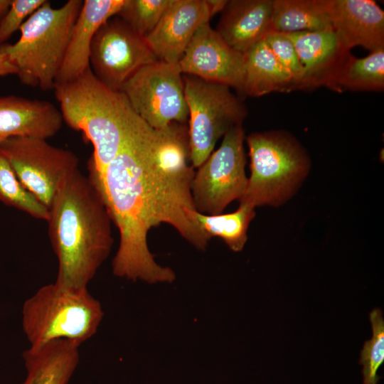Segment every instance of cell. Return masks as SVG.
<instances>
[{
    "instance_id": "cell-26",
    "label": "cell",
    "mask_w": 384,
    "mask_h": 384,
    "mask_svg": "<svg viewBox=\"0 0 384 384\" xmlns=\"http://www.w3.org/2000/svg\"><path fill=\"white\" fill-rule=\"evenodd\" d=\"M369 317L373 336L364 343L359 363L363 366V384H377L380 379L377 372L384 362V320L378 308L374 309Z\"/></svg>"
},
{
    "instance_id": "cell-1",
    "label": "cell",
    "mask_w": 384,
    "mask_h": 384,
    "mask_svg": "<svg viewBox=\"0 0 384 384\" xmlns=\"http://www.w3.org/2000/svg\"><path fill=\"white\" fill-rule=\"evenodd\" d=\"M151 129L127 144L100 173L88 167L112 222L119 233L113 274L132 281L171 282L174 271L158 265L147 245L149 230L172 225L196 248L204 250L210 240L192 220L196 210L191 183L161 171L155 164Z\"/></svg>"
},
{
    "instance_id": "cell-9",
    "label": "cell",
    "mask_w": 384,
    "mask_h": 384,
    "mask_svg": "<svg viewBox=\"0 0 384 384\" xmlns=\"http://www.w3.org/2000/svg\"><path fill=\"white\" fill-rule=\"evenodd\" d=\"M132 107L157 130L176 122L186 124L188 110L178 64L156 60L140 68L122 87Z\"/></svg>"
},
{
    "instance_id": "cell-11",
    "label": "cell",
    "mask_w": 384,
    "mask_h": 384,
    "mask_svg": "<svg viewBox=\"0 0 384 384\" xmlns=\"http://www.w3.org/2000/svg\"><path fill=\"white\" fill-rule=\"evenodd\" d=\"M156 60L144 38L117 15L100 26L90 46L92 72L114 90L120 91L140 68Z\"/></svg>"
},
{
    "instance_id": "cell-17",
    "label": "cell",
    "mask_w": 384,
    "mask_h": 384,
    "mask_svg": "<svg viewBox=\"0 0 384 384\" xmlns=\"http://www.w3.org/2000/svg\"><path fill=\"white\" fill-rule=\"evenodd\" d=\"M125 0H85L72 29L55 85L72 81L90 68L93 38L109 18L116 16Z\"/></svg>"
},
{
    "instance_id": "cell-3",
    "label": "cell",
    "mask_w": 384,
    "mask_h": 384,
    "mask_svg": "<svg viewBox=\"0 0 384 384\" xmlns=\"http://www.w3.org/2000/svg\"><path fill=\"white\" fill-rule=\"evenodd\" d=\"M53 90L63 122L92 144L93 153L87 165L97 173L127 144L152 129L137 114L125 95L101 82L90 67Z\"/></svg>"
},
{
    "instance_id": "cell-28",
    "label": "cell",
    "mask_w": 384,
    "mask_h": 384,
    "mask_svg": "<svg viewBox=\"0 0 384 384\" xmlns=\"http://www.w3.org/2000/svg\"><path fill=\"white\" fill-rule=\"evenodd\" d=\"M46 0H13L11 8L0 21V46L11 36Z\"/></svg>"
},
{
    "instance_id": "cell-18",
    "label": "cell",
    "mask_w": 384,
    "mask_h": 384,
    "mask_svg": "<svg viewBox=\"0 0 384 384\" xmlns=\"http://www.w3.org/2000/svg\"><path fill=\"white\" fill-rule=\"evenodd\" d=\"M272 6L273 0L228 1L215 31L245 54L272 32Z\"/></svg>"
},
{
    "instance_id": "cell-5",
    "label": "cell",
    "mask_w": 384,
    "mask_h": 384,
    "mask_svg": "<svg viewBox=\"0 0 384 384\" xmlns=\"http://www.w3.org/2000/svg\"><path fill=\"white\" fill-rule=\"evenodd\" d=\"M22 328L35 347L65 339L79 345L94 336L104 313L86 289H62L55 283L39 288L22 306Z\"/></svg>"
},
{
    "instance_id": "cell-29",
    "label": "cell",
    "mask_w": 384,
    "mask_h": 384,
    "mask_svg": "<svg viewBox=\"0 0 384 384\" xmlns=\"http://www.w3.org/2000/svg\"><path fill=\"white\" fill-rule=\"evenodd\" d=\"M208 14L211 18L215 14L222 12L225 8L227 0H206Z\"/></svg>"
},
{
    "instance_id": "cell-21",
    "label": "cell",
    "mask_w": 384,
    "mask_h": 384,
    "mask_svg": "<svg viewBox=\"0 0 384 384\" xmlns=\"http://www.w3.org/2000/svg\"><path fill=\"white\" fill-rule=\"evenodd\" d=\"M333 30L327 0H273L272 32Z\"/></svg>"
},
{
    "instance_id": "cell-22",
    "label": "cell",
    "mask_w": 384,
    "mask_h": 384,
    "mask_svg": "<svg viewBox=\"0 0 384 384\" xmlns=\"http://www.w3.org/2000/svg\"><path fill=\"white\" fill-rule=\"evenodd\" d=\"M344 90L383 91L384 89V48L361 58L350 55L338 70L331 88Z\"/></svg>"
},
{
    "instance_id": "cell-4",
    "label": "cell",
    "mask_w": 384,
    "mask_h": 384,
    "mask_svg": "<svg viewBox=\"0 0 384 384\" xmlns=\"http://www.w3.org/2000/svg\"><path fill=\"white\" fill-rule=\"evenodd\" d=\"M82 4L69 0L53 8L46 1L21 26L14 44L0 46V53L16 68L21 83L43 90L54 89Z\"/></svg>"
},
{
    "instance_id": "cell-10",
    "label": "cell",
    "mask_w": 384,
    "mask_h": 384,
    "mask_svg": "<svg viewBox=\"0 0 384 384\" xmlns=\"http://www.w3.org/2000/svg\"><path fill=\"white\" fill-rule=\"evenodd\" d=\"M0 151L24 188L48 209L63 180L79 169L78 157L73 151L45 139L12 137L0 144Z\"/></svg>"
},
{
    "instance_id": "cell-7",
    "label": "cell",
    "mask_w": 384,
    "mask_h": 384,
    "mask_svg": "<svg viewBox=\"0 0 384 384\" xmlns=\"http://www.w3.org/2000/svg\"><path fill=\"white\" fill-rule=\"evenodd\" d=\"M183 80L188 110L190 160L193 168H198L221 137L242 124L247 110L227 85L188 75H183Z\"/></svg>"
},
{
    "instance_id": "cell-14",
    "label": "cell",
    "mask_w": 384,
    "mask_h": 384,
    "mask_svg": "<svg viewBox=\"0 0 384 384\" xmlns=\"http://www.w3.org/2000/svg\"><path fill=\"white\" fill-rule=\"evenodd\" d=\"M284 34L293 43L302 68L299 89L331 86L351 55L333 30Z\"/></svg>"
},
{
    "instance_id": "cell-16",
    "label": "cell",
    "mask_w": 384,
    "mask_h": 384,
    "mask_svg": "<svg viewBox=\"0 0 384 384\" xmlns=\"http://www.w3.org/2000/svg\"><path fill=\"white\" fill-rule=\"evenodd\" d=\"M63 119L52 102L16 95L0 97V144L18 137L47 139L61 129Z\"/></svg>"
},
{
    "instance_id": "cell-27",
    "label": "cell",
    "mask_w": 384,
    "mask_h": 384,
    "mask_svg": "<svg viewBox=\"0 0 384 384\" xmlns=\"http://www.w3.org/2000/svg\"><path fill=\"white\" fill-rule=\"evenodd\" d=\"M264 40L272 52L292 77L296 89H299L302 77V68L292 42L283 33H269Z\"/></svg>"
},
{
    "instance_id": "cell-31",
    "label": "cell",
    "mask_w": 384,
    "mask_h": 384,
    "mask_svg": "<svg viewBox=\"0 0 384 384\" xmlns=\"http://www.w3.org/2000/svg\"><path fill=\"white\" fill-rule=\"evenodd\" d=\"M13 0H0V21L11 8Z\"/></svg>"
},
{
    "instance_id": "cell-24",
    "label": "cell",
    "mask_w": 384,
    "mask_h": 384,
    "mask_svg": "<svg viewBox=\"0 0 384 384\" xmlns=\"http://www.w3.org/2000/svg\"><path fill=\"white\" fill-rule=\"evenodd\" d=\"M0 201L35 218L46 221L48 219V209L24 188L1 151Z\"/></svg>"
},
{
    "instance_id": "cell-19",
    "label": "cell",
    "mask_w": 384,
    "mask_h": 384,
    "mask_svg": "<svg viewBox=\"0 0 384 384\" xmlns=\"http://www.w3.org/2000/svg\"><path fill=\"white\" fill-rule=\"evenodd\" d=\"M80 346L59 339L30 346L22 354L26 377L21 384H68L79 363Z\"/></svg>"
},
{
    "instance_id": "cell-23",
    "label": "cell",
    "mask_w": 384,
    "mask_h": 384,
    "mask_svg": "<svg viewBox=\"0 0 384 384\" xmlns=\"http://www.w3.org/2000/svg\"><path fill=\"white\" fill-rule=\"evenodd\" d=\"M255 208L247 203H240L238 208L230 213L206 215L195 210L191 217L210 239L218 237L230 250L239 252L247 240V231L255 215Z\"/></svg>"
},
{
    "instance_id": "cell-25",
    "label": "cell",
    "mask_w": 384,
    "mask_h": 384,
    "mask_svg": "<svg viewBox=\"0 0 384 384\" xmlns=\"http://www.w3.org/2000/svg\"><path fill=\"white\" fill-rule=\"evenodd\" d=\"M171 0H125L117 14L142 37L156 26Z\"/></svg>"
},
{
    "instance_id": "cell-13",
    "label": "cell",
    "mask_w": 384,
    "mask_h": 384,
    "mask_svg": "<svg viewBox=\"0 0 384 384\" xmlns=\"http://www.w3.org/2000/svg\"><path fill=\"white\" fill-rule=\"evenodd\" d=\"M210 20L206 0H171L144 39L159 60L176 65L197 29Z\"/></svg>"
},
{
    "instance_id": "cell-20",
    "label": "cell",
    "mask_w": 384,
    "mask_h": 384,
    "mask_svg": "<svg viewBox=\"0 0 384 384\" xmlns=\"http://www.w3.org/2000/svg\"><path fill=\"white\" fill-rule=\"evenodd\" d=\"M296 90L291 75L276 58L263 39L245 53L242 95L260 97L272 92Z\"/></svg>"
},
{
    "instance_id": "cell-6",
    "label": "cell",
    "mask_w": 384,
    "mask_h": 384,
    "mask_svg": "<svg viewBox=\"0 0 384 384\" xmlns=\"http://www.w3.org/2000/svg\"><path fill=\"white\" fill-rule=\"evenodd\" d=\"M250 176L240 203L254 208L279 206L289 199L308 175L306 151L289 134L282 131L247 136Z\"/></svg>"
},
{
    "instance_id": "cell-30",
    "label": "cell",
    "mask_w": 384,
    "mask_h": 384,
    "mask_svg": "<svg viewBox=\"0 0 384 384\" xmlns=\"http://www.w3.org/2000/svg\"><path fill=\"white\" fill-rule=\"evenodd\" d=\"M12 74H16V68L5 55L0 53V77Z\"/></svg>"
},
{
    "instance_id": "cell-15",
    "label": "cell",
    "mask_w": 384,
    "mask_h": 384,
    "mask_svg": "<svg viewBox=\"0 0 384 384\" xmlns=\"http://www.w3.org/2000/svg\"><path fill=\"white\" fill-rule=\"evenodd\" d=\"M333 31L348 50L384 48V11L372 0H327Z\"/></svg>"
},
{
    "instance_id": "cell-8",
    "label": "cell",
    "mask_w": 384,
    "mask_h": 384,
    "mask_svg": "<svg viewBox=\"0 0 384 384\" xmlns=\"http://www.w3.org/2000/svg\"><path fill=\"white\" fill-rule=\"evenodd\" d=\"M244 138L242 124L232 127L223 136L219 148L198 167L191 183L198 212L221 214L232 201L242 197L247 184Z\"/></svg>"
},
{
    "instance_id": "cell-2",
    "label": "cell",
    "mask_w": 384,
    "mask_h": 384,
    "mask_svg": "<svg viewBox=\"0 0 384 384\" xmlns=\"http://www.w3.org/2000/svg\"><path fill=\"white\" fill-rule=\"evenodd\" d=\"M48 213V235L58 260L55 284L87 288L114 242L112 220L100 189L78 169L61 182Z\"/></svg>"
},
{
    "instance_id": "cell-12",
    "label": "cell",
    "mask_w": 384,
    "mask_h": 384,
    "mask_svg": "<svg viewBox=\"0 0 384 384\" xmlns=\"http://www.w3.org/2000/svg\"><path fill=\"white\" fill-rule=\"evenodd\" d=\"M181 73L243 92L245 54L232 48L209 21L196 31L178 63Z\"/></svg>"
}]
</instances>
